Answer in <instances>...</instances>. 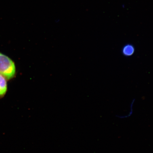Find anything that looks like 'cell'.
I'll return each mask as SVG.
<instances>
[{"instance_id": "cell-3", "label": "cell", "mask_w": 153, "mask_h": 153, "mask_svg": "<svg viewBox=\"0 0 153 153\" xmlns=\"http://www.w3.org/2000/svg\"><path fill=\"white\" fill-rule=\"evenodd\" d=\"M7 80L0 74V99L5 96L7 91Z\"/></svg>"}, {"instance_id": "cell-2", "label": "cell", "mask_w": 153, "mask_h": 153, "mask_svg": "<svg viewBox=\"0 0 153 153\" xmlns=\"http://www.w3.org/2000/svg\"><path fill=\"white\" fill-rule=\"evenodd\" d=\"M135 52V48L131 44H126L122 48V54L126 57H130L134 54Z\"/></svg>"}, {"instance_id": "cell-1", "label": "cell", "mask_w": 153, "mask_h": 153, "mask_svg": "<svg viewBox=\"0 0 153 153\" xmlns=\"http://www.w3.org/2000/svg\"><path fill=\"white\" fill-rule=\"evenodd\" d=\"M16 73L14 62L9 57L0 53V74L9 81L15 77Z\"/></svg>"}]
</instances>
